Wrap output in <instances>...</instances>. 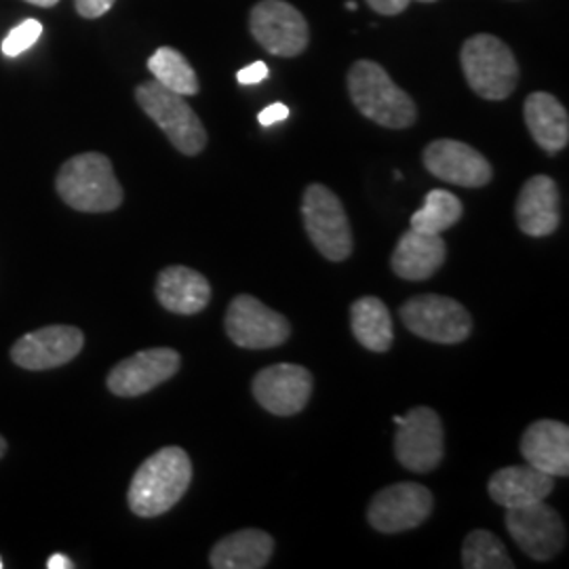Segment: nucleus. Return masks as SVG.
I'll list each match as a JSON object with an SVG mask.
<instances>
[{"mask_svg": "<svg viewBox=\"0 0 569 569\" xmlns=\"http://www.w3.org/2000/svg\"><path fill=\"white\" fill-rule=\"evenodd\" d=\"M42 23L37 20L21 21L18 28H13L7 39L2 41V53L7 58H18L23 51H28L34 42L41 39Z\"/></svg>", "mask_w": 569, "mask_h": 569, "instance_id": "obj_28", "label": "nucleus"}, {"mask_svg": "<svg viewBox=\"0 0 569 569\" xmlns=\"http://www.w3.org/2000/svg\"><path fill=\"white\" fill-rule=\"evenodd\" d=\"M192 481V462L182 448H163L136 470L129 486V509L138 517H159L173 509Z\"/></svg>", "mask_w": 569, "mask_h": 569, "instance_id": "obj_1", "label": "nucleus"}, {"mask_svg": "<svg viewBox=\"0 0 569 569\" xmlns=\"http://www.w3.org/2000/svg\"><path fill=\"white\" fill-rule=\"evenodd\" d=\"M47 568L49 569H72L74 563L66 557V555H51L49 561H47Z\"/></svg>", "mask_w": 569, "mask_h": 569, "instance_id": "obj_33", "label": "nucleus"}, {"mask_svg": "<svg viewBox=\"0 0 569 569\" xmlns=\"http://www.w3.org/2000/svg\"><path fill=\"white\" fill-rule=\"evenodd\" d=\"M448 247L441 234H427L409 228L392 251L390 266L406 281H427L446 264Z\"/></svg>", "mask_w": 569, "mask_h": 569, "instance_id": "obj_19", "label": "nucleus"}, {"mask_svg": "<svg viewBox=\"0 0 569 569\" xmlns=\"http://www.w3.org/2000/svg\"><path fill=\"white\" fill-rule=\"evenodd\" d=\"M182 366V357L173 348H150L112 367L106 385L117 397H140L171 380Z\"/></svg>", "mask_w": 569, "mask_h": 569, "instance_id": "obj_13", "label": "nucleus"}, {"mask_svg": "<svg viewBox=\"0 0 569 569\" xmlns=\"http://www.w3.org/2000/svg\"><path fill=\"white\" fill-rule=\"evenodd\" d=\"M274 552V540L262 529H241L222 538L209 555L213 569H262Z\"/></svg>", "mask_w": 569, "mask_h": 569, "instance_id": "obj_22", "label": "nucleus"}, {"mask_svg": "<svg viewBox=\"0 0 569 569\" xmlns=\"http://www.w3.org/2000/svg\"><path fill=\"white\" fill-rule=\"evenodd\" d=\"M425 167L435 178L462 188H481L493 176L488 159L472 146L458 140H435L428 143Z\"/></svg>", "mask_w": 569, "mask_h": 569, "instance_id": "obj_16", "label": "nucleus"}, {"mask_svg": "<svg viewBox=\"0 0 569 569\" xmlns=\"http://www.w3.org/2000/svg\"><path fill=\"white\" fill-rule=\"evenodd\" d=\"M284 119H289V108L281 102L270 103L266 106L264 110L258 114V121L262 127H270V124H277V122H283Z\"/></svg>", "mask_w": 569, "mask_h": 569, "instance_id": "obj_31", "label": "nucleus"}, {"mask_svg": "<svg viewBox=\"0 0 569 569\" xmlns=\"http://www.w3.org/2000/svg\"><path fill=\"white\" fill-rule=\"evenodd\" d=\"M523 114H526L529 133L542 150L555 154L568 146V110L555 96L545 91L531 93L523 106Z\"/></svg>", "mask_w": 569, "mask_h": 569, "instance_id": "obj_23", "label": "nucleus"}, {"mask_svg": "<svg viewBox=\"0 0 569 569\" xmlns=\"http://www.w3.org/2000/svg\"><path fill=\"white\" fill-rule=\"evenodd\" d=\"M348 91L352 103L369 121L388 129H407L416 122V103L399 89L387 70L376 61L361 60L352 63L348 72Z\"/></svg>", "mask_w": 569, "mask_h": 569, "instance_id": "obj_3", "label": "nucleus"}, {"mask_svg": "<svg viewBox=\"0 0 569 569\" xmlns=\"http://www.w3.org/2000/svg\"><path fill=\"white\" fill-rule=\"evenodd\" d=\"M432 493L418 483H395L378 491L367 510L371 528L382 533H401L420 528L432 512Z\"/></svg>", "mask_w": 569, "mask_h": 569, "instance_id": "obj_12", "label": "nucleus"}, {"mask_svg": "<svg viewBox=\"0 0 569 569\" xmlns=\"http://www.w3.org/2000/svg\"><path fill=\"white\" fill-rule=\"evenodd\" d=\"M114 2H117V0H74L79 16L87 18V20L102 18V16H106V13L112 9Z\"/></svg>", "mask_w": 569, "mask_h": 569, "instance_id": "obj_29", "label": "nucleus"}, {"mask_svg": "<svg viewBox=\"0 0 569 569\" xmlns=\"http://www.w3.org/2000/svg\"><path fill=\"white\" fill-rule=\"evenodd\" d=\"M26 2H32V4L42 7V9H49V7H56L60 0H26Z\"/></svg>", "mask_w": 569, "mask_h": 569, "instance_id": "obj_34", "label": "nucleus"}, {"mask_svg": "<svg viewBox=\"0 0 569 569\" xmlns=\"http://www.w3.org/2000/svg\"><path fill=\"white\" fill-rule=\"evenodd\" d=\"M465 213V207L456 194L448 190H430L425 204L411 216L409 228L427 234H443L451 226L458 224Z\"/></svg>", "mask_w": 569, "mask_h": 569, "instance_id": "obj_26", "label": "nucleus"}, {"mask_svg": "<svg viewBox=\"0 0 569 569\" xmlns=\"http://www.w3.org/2000/svg\"><path fill=\"white\" fill-rule=\"evenodd\" d=\"M462 68L470 89L491 102L507 100L519 81V66L509 47L491 34H475L462 47Z\"/></svg>", "mask_w": 569, "mask_h": 569, "instance_id": "obj_4", "label": "nucleus"}, {"mask_svg": "<svg viewBox=\"0 0 569 569\" xmlns=\"http://www.w3.org/2000/svg\"><path fill=\"white\" fill-rule=\"evenodd\" d=\"M399 315L411 333L437 345H460L472 331V319L467 308L437 293H425L407 300Z\"/></svg>", "mask_w": 569, "mask_h": 569, "instance_id": "obj_7", "label": "nucleus"}, {"mask_svg": "<svg viewBox=\"0 0 569 569\" xmlns=\"http://www.w3.org/2000/svg\"><path fill=\"white\" fill-rule=\"evenodd\" d=\"M418 2H437V0H418Z\"/></svg>", "mask_w": 569, "mask_h": 569, "instance_id": "obj_37", "label": "nucleus"}, {"mask_svg": "<svg viewBox=\"0 0 569 569\" xmlns=\"http://www.w3.org/2000/svg\"><path fill=\"white\" fill-rule=\"evenodd\" d=\"M7 453V441H4V437H0V458Z\"/></svg>", "mask_w": 569, "mask_h": 569, "instance_id": "obj_35", "label": "nucleus"}, {"mask_svg": "<svg viewBox=\"0 0 569 569\" xmlns=\"http://www.w3.org/2000/svg\"><path fill=\"white\" fill-rule=\"evenodd\" d=\"M61 201L84 213L114 211L122 203V188L108 157L100 152L77 154L61 164L56 178Z\"/></svg>", "mask_w": 569, "mask_h": 569, "instance_id": "obj_2", "label": "nucleus"}, {"mask_svg": "<svg viewBox=\"0 0 569 569\" xmlns=\"http://www.w3.org/2000/svg\"><path fill=\"white\" fill-rule=\"evenodd\" d=\"M266 79H268V66L264 61H253L243 70H239V74H237V81L241 84H258Z\"/></svg>", "mask_w": 569, "mask_h": 569, "instance_id": "obj_30", "label": "nucleus"}, {"mask_svg": "<svg viewBox=\"0 0 569 569\" xmlns=\"http://www.w3.org/2000/svg\"><path fill=\"white\" fill-rule=\"evenodd\" d=\"M446 432L439 413L430 407H413L403 416L395 437V453L411 472H430L446 453Z\"/></svg>", "mask_w": 569, "mask_h": 569, "instance_id": "obj_8", "label": "nucleus"}, {"mask_svg": "<svg viewBox=\"0 0 569 569\" xmlns=\"http://www.w3.org/2000/svg\"><path fill=\"white\" fill-rule=\"evenodd\" d=\"M136 100L186 157L199 154L207 146L203 122L180 93L169 91L161 82H142L136 89Z\"/></svg>", "mask_w": 569, "mask_h": 569, "instance_id": "obj_5", "label": "nucleus"}, {"mask_svg": "<svg viewBox=\"0 0 569 569\" xmlns=\"http://www.w3.org/2000/svg\"><path fill=\"white\" fill-rule=\"evenodd\" d=\"M251 34L268 53L296 58L308 44L305 16L284 0H262L251 9Z\"/></svg>", "mask_w": 569, "mask_h": 569, "instance_id": "obj_10", "label": "nucleus"}, {"mask_svg": "<svg viewBox=\"0 0 569 569\" xmlns=\"http://www.w3.org/2000/svg\"><path fill=\"white\" fill-rule=\"evenodd\" d=\"M462 566L467 569H512L505 542L488 529H475L465 540Z\"/></svg>", "mask_w": 569, "mask_h": 569, "instance_id": "obj_27", "label": "nucleus"}, {"mask_svg": "<svg viewBox=\"0 0 569 569\" xmlns=\"http://www.w3.org/2000/svg\"><path fill=\"white\" fill-rule=\"evenodd\" d=\"M157 300L169 312L197 315L211 300V284L192 268L169 266L157 279Z\"/></svg>", "mask_w": 569, "mask_h": 569, "instance_id": "obj_21", "label": "nucleus"}, {"mask_svg": "<svg viewBox=\"0 0 569 569\" xmlns=\"http://www.w3.org/2000/svg\"><path fill=\"white\" fill-rule=\"evenodd\" d=\"M521 453L529 467L550 477L569 475V428L557 420H538L521 437Z\"/></svg>", "mask_w": 569, "mask_h": 569, "instance_id": "obj_18", "label": "nucleus"}, {"mask_svg": "<svg viewBox=\"0 0 569 569\" xmlns=\"http://www.w3.org/2000/svg\"><path fill=\"white\" fill-rule=\"evenodd\" d=\"M515 213L523 234L533 239L552 234L561 222V199L555 180L549 176H533L523 183Z\"/></svg>", "mask_w": 569, "mask_h": 569, "instance_id": "obj_17", "label": "nucleus"}, {"mask_svg": "<svg viewBox=\"0 0 569 569\" xmlns=\"http://www.w3.org/2000/svg\"><path fill=\"white\" fill-rule=\"evenodd\" d=\"M84 345L79 327L49 326L26 333L11 348V359L16 366L42 371L70 363Z\"/></svg>", "mask_w": 569, "mask_h": 569, "instance_id": "obj_14", "label": "nucleus"}, {"mask_svg": "<svg viewBox=\"0 0 569 569\" xmlns=\"http://www.w3.org/2000/svg\"><path fill=\"white\" fill-rule=\"evenodd\" d=\"M302 218L312 244L331 262H345L352 253V230L342 201L323 183H310L302 199Z\"/></svg>", "mask_w": 569, "mask_h": 569, "instance_id": "obj_6", "label": "nucleus"}, {"mask_svg": "<svg viewBox=\"0 0 569 569\" xmlns=\"http://www.w3.org/2000/svg\"><path fill=\"white\" fill-rule=\"evenodd\" d=\"M346 9H350V11H357V2L348 0V2H346Z\"/></svg>", "mask_w": 569, "mask_h": 569, "instance_id": "obj_36", "label": "nucleus"}, {"mask_svg": "<svg viewBox=\"0 0 569 569\" xmlns=\"http://www.w3.org/2000/svg\"><path fill=\"white\" fill-rule=\"evenodd\" d=\"M253 397L274 416H296L312 395V373L302 366L279 363L262 369L253 378Z\"/></svg>", "mask_w": 569, "mask_h": 569, "instance_id": "obj_15", "label": "nucleus"}, {"mask_svg": "<svg viewBox=\"0 0 569 569\" xmlns=\"http://www.w3.org/2000/svg\"><path fill=\"white\" fill-rule=\"evenodd\" d=\"M411 0H367V4L380 16H397L403 13Z\"/></svg>", "mask_w": 569, "mask_h": 569, "instance_id": "obj_32", "label": "nucleus"}, {"mask_svg": "<svg viewBox=\"0 0 569 569\" xmlns=\"http://www.w3.org/2000/svg\"><path fill=\"white\" fill-rule=\"evenodd\" d=\"M350 327L357 342L371 352H387L392 346V319L387 305L367 296L350 306Z\"/></svg>", "mask_w": 569, "mask_h": 569, "instance_id": "obj_24", "label": "nucleus"}, {"mask_svg": "<svg viewBox=\"0 0 569 569\" xmlns=\"http://www.w3.org/2000/svg\"><path fill=\"white\" fill-rule=\"evenodd\" d=\"M555 488V477L538 468L509 467L493 472L489 479V496L505 509H519L533 502H542Z\"/></svg>", "mask_w": 569, "mask_h": 569, "instance_id": "obj_20", "label": "nucleus"}, {"mask_svg": "<svg viewBox=\"0 0 569 569\" xmlns=\"http://www.w3.org/2000/svg\"><path fill=\"white\" fill-rule=\"evenodd\" d=\"M226 333L241 348L264 350L287 342L291 327L283 315L262 305L253 296H237L226 312Z\"/></svg>", "mask_w": 569, "mask_h": 569, "instance_id": "obj_9", "label": "nucleus"}, {"mask_svg": "<svg viewBox=\"0 0 569 569\" xmlns=\"http://www.w3.org/2000/svg\"><path fill=\"white\" fill-rule=\"evenodd\" d=\"M505 521L512 540L533 561H549L566 547L563 519L545 500L507 510Z\"/></svg>", "mask_w": 569, "mask_h": 569, "instance_id": "obj_11", "label": "nucleus"}, {"mask_svg": "<svg viewBox=\"0 0 569 569\" xmlns=\"http://www.w3.org/2000/svg\"><path fill=\"white\" fill-rule=\"evenodd\" d=\"M148 70L152 72L154 81L161 82L169 91L180 93L183 98L197 96L201 84L194 68L188 63L180 51L171 47H161L148 60Z\"/></svg>", "mask_w": 569, "mask_h": 569, "instance_id": "obj_25", "label": "nucleus"}, {"mask_svg": "<svg viewBox=\"0 0 569 569\" xmlns=\"http://www.w3.org/2000/svg\"><path fill=\"white\" fill-rule=\"evenodd\" d=\"M4 568V563H2V557H0V569Z\"/></svg>", "mask_w": 569, "mask_h": 569, "instance_id": "obj_38", "label": "nucleus"}]
</instances>
